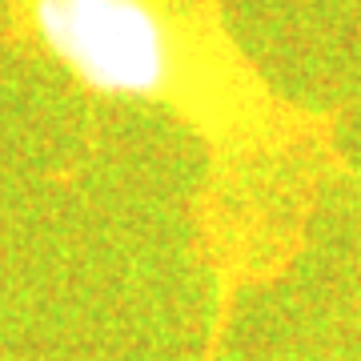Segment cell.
I'll list each match as a JSON object with an SVG mask.
<instances>
[{"mask_svg":"<svg viewBox=\"0 0 361 361\" xmlns=\"http://www.w3.org/2000/svg\"><path fill=\"white\" fill-rule=\"evenodd\" d=\"M13 20L89 92L173 113L205 145L213 205L289 197L305 209L337 169L334 121L269 89L229 37L221 0H8Z\"/></svg>","mask_w":361,"mask_h":361,"instance_id":"obj_1","label":"cell"}]
</instances>
